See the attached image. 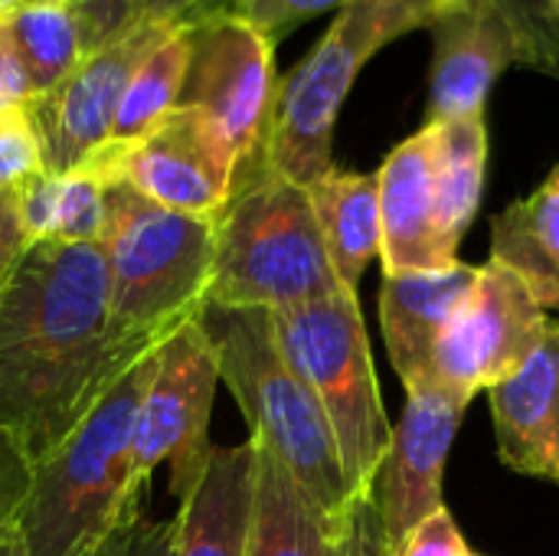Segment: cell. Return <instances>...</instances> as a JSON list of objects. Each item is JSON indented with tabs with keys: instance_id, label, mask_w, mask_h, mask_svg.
Returning a JSON list of instances; mask_svg holds the SVG:
<instances>
[{
	"instance_id": "36",
	"label": "cell",
	"mask_w": 559,
	"mask_h": 556,
	"mask_svg": "<svg viewBox=\"0 0 559 556\" xmlns=\"http://www.w3.org/2000/svg\"><path fill=\"white\" fill-rule=\"evenodd\" d=\"M29 252L20 226H16V216H13V203H10V193L0 197V292L3 285L10 282L13 269L20 265V259Z\"/></svg>"
},
{
	"instance_id": "29",
	"label": "cell",
	"mask_w": 559,
	"mask_h": 556,
	"mask_svg": "<svg viewBox=\"0 0 559 556\" xmlns=\"http://www.w3.org/2000/svg\"><path fill=\"white\" fill-rule=\"evenodd\" d=\"M79 556H177V521H147L138 505Z\"/></svg>"
},
{
	"instance_id": "14",
	"label": "cell",
	"mask_w": 559,
	"mask_h": 556,
	"mask_svg": "<svg viewBox=\"0 0 559 556\" xmlns=\"http://www.w3.org/2000/svg\"><path fill=\"white\" fill-rule=\"evenodd\" d=\"M432 79L426 125L485 115L488 95L508 66H518V46L508 23L481 0H455L432 26Z\"/></svg>"
},
{
	"instance_id": "31",
	"label": "cell",
	"mask_w": 559,
	"mask_h": 556,
	"mask_svg": "<svg viewBox=\"0 0 559 556\" xmlns=\"http://www.w3.org/2000/svg\"><path fill=\"white\" fill-rule=\"evenodd\" d=\"M16 226L26 246H43L56 239V216H59V174H36L10 193Z\"/></svg>"
},
{
	"instance_id": "17",
	"label": "cell",
	"mask_w": 559,
	"mask_h": 556,
	"mask_svg": "<svg viewBox=\"0 0 559 556\" xmlns=\"http://www.w3.org/2000/svg\"><path fill=\"white\" fill-rule=\"evenodd\" d=\"M488 397L501 462L559 485V321H550L534 357Z\"/></svg>"
},
{
	"instance_id": "39",
	"label": "cell",
	"mask_w": 559,
	"mask_h": 556,
	"mask_svg": "<svg viewBox=\"0 0 559 556\" xmlns=\"http://www.w3.org/2000/svg\"><path fill=\"white\" fill-rule=\"evenodd\" d=\"M547 180H550V184H554V187H557V190H559V164H557V167H554V174H550Z\"/></svg>"
},
{
	"instance_id": "38",
	"label": "cell",
	"mask_w": 559,
	"mask_h": 556,
	"mask_svg": "<svg viewBox=\"0 0 559 556\" xmlns=\"http://www.w3.org/2000/svg\"><path fill=\"white\" fill-rule=\"evenodd\" d=\"M26 3L23 0H0V20H7V16H13L16 10H23Z\"/></svg>"
},
{
	"instance_id": "21",
	"label": "cell",
	"mask_w": 559,
	"mask_h": 556,
	"mask_svg": "<svg viewBox=\"0 0 559 556\" xmlns=\"http://www.w3.org/2000/svg\"><path fill=\"white\" fill-rule=\"evenodd\" d=\"M491 262L508 265L544 311H559V190L550 180L491 220Z\"/></svg>"
},
{
	"instance_id": "28",
	"label": "cell",
	"mask_w": 559,
	"mask_h": 556,
	"mask_svg": "<svg viewBox=\"0 0 559 556\" xmlns=\"http://www.w3.org/2000/svg\"><path fill=\"white\" fill-rule=\"evenodd\" d=\"M43 147L26 108H0V197L43 174Z\"/></svg>"
},
{
	"instance_id": "24",
	"label": "cell",
	"mask_w": 559,
	"mask_h": 556,
	"mask_svg": "<svg viewBox=\"0 0 559 556\" xmlns=\"http://www.w3.org/2000/svg\"><path fill=\"white\" fill-rule=\"evenodd\" d=\"M190 69V26L170 29L134 69L108 144H124L151 131L170 108L180 105Z\"/></svg>"
},
{
	"instance_id": "35",
	"label": "cell",
	"mask_w": 559,
	"mask_h": 556,
	"mask_svg": "<svg viewBox=\"0 0 559 556\" xmlns=\"http://www.w3.org/2000/svg\"><path fill=\"white\" fill-rule=\"evenodd\" d=\"M29 102H33L29 75L13 52L7 23L0 20V108H26Z\"/></svg>"
},
{
	"instance_id": "11",
	"label": "cell",
	"mask_w": 559,
	"mask_h": 556,
	"mask_svg": "<svg viewBox=\"0 0 559 556\" xmlns=\"http://www.w3.org/2000/svg\"><path fill=\"white\" fill-rule=\"evenodd\" d=\"M275 95V43L246 16L226 10L190 26V69L180 102L203 108L223 128L239 167L265 151Z\"/></svg>"
},
{
	"instance_id": "2",
	"label": "cell",
	"mask_w": 559,
	"mask_h": 556,
	"mask_svg": "<svg viewBox=\"0 0 559 556\" xmlns=\"http://www.w3.org/2000/svg\"><path fill=\"white\" fill-rule=\"evenodd\" d=\"M154 354L157 347L124 367L88 416L33 465L20 518L29 556H79L141 505L131 485V446Z\"/></svg>"
},
{
	"instance_id": "15",
	"label": "cell",
	"mask_w": 559,
	"mask_h": 556,
	"mask_svg": "<svg viewBox=\"0 0 559 556\" xmlns=\"http://www.w3.org/2000/svg\"><path fill=\"white\" fill-rule=\"evenodd\" d=\"M377 180L383 220V275L452 269L459 256L449 252L439 233L429 125H423L413 138L400 141L386 154L383 167L377 170Z\"/></svg>"
},
{
	"instance_id": "34",
	"label": "cell",
	"mask_w": 559,
	"mask_h": 556,
	"mask_svg": "<svg viewBox=\"0 0 559 556\" xmlns=\"http://www.w3.org/2000/svg\"><path fill=\"white\" fill-rule=\"evenodd\" d=\"M393 556H472L455 518L449 514V508H442L439 514L426 518L419 528H413V534L396 547Z\"/></svg>"
},
{
	"instance_id": "13",
	"label": "cell",
	"mask_w": 559,
	"mask_h": 556,
	"mask_svg": "<svg viewBox=\"0 0 559 556\" xmlns=\"http://www.w3.org/2000/svg\"><path fill=\"white\" fill-rule=\"evenodd\" d=\"M468 403L439 380L406 390V410L393 426L390 449L370 485L393 554L413 528L445 508L442 475Z\"/></svg>"
},
{
	"instance_id": "32",
	"label": "cell",
	"mask_w": 559,
	"mask_h": 556,
	"mask_svg": "<svg viewBox=\"0 0 559 556\" xmlns=\"http://www.w3.org/2000/svg\"><path fill=\"white\" fill-rule=\"evenodd\" d=\"M33 485V459L26 449L0 429V544L20 537V518Z\"/></svg>"
},
{
	"instance_id": "3",
	"label": "cell",
	"mask_w": 559,
	"mask_h": 556,
	"mask_svg": "<svg viewBox=\"0 0 559 556\" xmlns=\"http://www.w3.org/2000/svg\"><path fill=\"white\" fill-rule=\"evenodd\" d=\"M341 292L308 187L275 174L262 154L242 164L216 220L206 305L282 311Z\"/></svg>"
},
{
	"instance_id": "1",
	"label": "cell",
	"mask_w": 559,
	"mask_h": 556,
	"mask_svg": "<svg viewBox=\"0 0 559 556\" xmlns=\"http://www.w3.org/2000/svg\"><path fill=\"white\" fill-rule=\"evenodd\" d=\"M157 344L118 338L102 242L33 246L0 292V429L36 465Z\"/></svg>"
},
{
	"instance_id": "20",
	"label": "cell",
	"mask_w": 559,
	"mask_h": 556,
	"mask_svg": "<svg viewBox=\"0 0 559 556\" xmlns=\"http://www.w3.org/2000/svg\"><path fill=\"white\" fill-rule=\"evenodd\" d=\"M328 514L288 469L255 442V508L246 556H328Z\"/></svg>"
},
{
	"instance_id": "7",
	"label": "cell",
	"mask_w": 559,
	"mask_h": 556,
	"mask_svg": "<svg viewBox=\"0 0 559 556\" xmlns=\"http://www.w3.org/2000/svg\"><path fill=\"white\" fill-rule=\"evenodd\" d=\"M272 328L285 360L334 429L350 495H367L390 449L393 426L383 410L357 292L272 311Z\"/></svg>"
},
{
	"instance_id": "26",
	"label": "cell",
	"mask_w": 559,
	"mask_h": 556,
	"mask_svg": "<svg viewBox=\"0 0 559 556\" xmlns=\"http://www.w3.org/2000/svg\"><path fill=\"white\" fill-rule=\"evenodd\" d=\"M481 3L495 7L498 16L508 23L518 46V66H527L559 82V16L554 0H481Z\"/></svg>"
},
{
	"instance_id": "19",
	"label": "cell",
	"mask_w": 559,
	"mask_h": 556,
	"mask_svg": "<svg viewBox=\"0 0 559 556\" xmlns=\"http://www.w3.org/2000/svg\"><path fill=\"white\" fill-rule=\"evenodd\" d=\"M314 216L331 256V265L347 292H357L367 265L380 256L383 220H380V180L377 174H357L331 167L311 187Z\"/></svg>"
},
{
	"instance_id": "18",
	"label": "cell",
	"mask_w": 559,
	"mask_h": 556,
	"mask_svg": "<svg viewBox=\"0 0 559 556\" xmlns=\"http://www.w3.org/2000/svg\"><path fill=\"white\" fill-rule=\"evenodd\" d=\"M255 508V442L213 446L177 511V556H246Z\"/></svg>"
},
{
	"instance_id": "4",
	"label": "cell",
	"mask_w": 559,
	"mask_h": 556,
	"mask_svg": "<svg viewBox=\"0 0 559 556\" xmlns=\"http://www.w3.org/2000/svg\"><path fill=\"white\" fill-rule=\"evenodd\" d=\"M200 324L213 341L219 383L229 387L249 423V439L288 469L331 524L341 521L354 505L341 449L321 403L285 360L272 311L206 305Z\"/></svg>"
},
{
	"instance_id": "5",
	"label": "cell",
	"mask_w": 559,
	"mask_h": 556,
	"mask_svg": "<svg viewBox=\"0 0 559 556\" xmlns=\"http://www.w3.org/2000/svg\"><path fill=\"white\" fill-rule=\"evenodd\" d=\"M455 0H347L318 46L278 82L265 138V164L311 187L334 167V128L360 69L393 39L429 29Z\"/></svg>"
},
{
	"instance_id": "33",
	"label": "cell",
	"mask_w": 559,
	"mask_h": 556,
	"mask_svg": "<svg viewBox=\"0 0 559 556\" xmlns=\"http://www.w3.org/2000/svg\"><path fill=\"white\" fill-rule=\"evenodd\" d=\"M347 0H239L233 13L246 16L272 43L288 36L298 23L314 20L324 10H341Z\"/></svg>"
},
{
	"instance_id": "16",
	"label": "cell",
	"mask_w": 559,
	"mask_h": 556,
	"mask_svg": "<svg viewBox=\"0 0 559 556\" xmlns=\"http://www.w3.org/2000/svg\"><path fill=\"white\" fill-rule=\"evenodd\" d=\"M475 282L478 265L468 262H455L452 269L436 272L383 275L380 328L390 364L406 390L429 380L436 351L459 311L468 305Z\"/></svg>"
},
{
	"instance_id": "9",
	"label": "cell",
	"mask_w": 559,
	"mask_h": 556,
	"mask_svg": "<svg viewBox=\"0 0 559 556\" xmlns=\"http://www.w3.org/2000/svg\"><path fill=\"white\" fill-rule=\"evenodd\" d=\"M82 170H92L108 187L124 184L167 210L219 220L239 161L223 128L203 108L180 102L141 138L98 147Z\"/></svg>"
},
{
	"instance_id": "41",
	"label": "cell",
	"mask_w": 559,
	"mask_h": 556,
	"mask_svg": "<svg viewBox=\"0 0 559 556\" xmlns=\"http://www.w3.org/2000/svg\"><path fill=\"white\" fill-rule=\"evenodd\" d=\"M554 10H557V16H559V0H554Z\"/></svg>"
},
{
	"instance_id": "8",
	"label": "cell",
	"mask_w": 559,
	"mask_h": 556,
	"mask_svg": "<svg viewBox=\"0 0 559 556\" xmlns=\"http://www.w3.org/2000/svg\"><path fill=\"white\" fill-rule=\"evenodd\" d=\"M216 387L219 360L197 315L174 328L154 354L131 446V485L138 495L160 465H170V495L177 501L193 492L213 452L210 413Z\"/></svg>"
},
{
	"instance_id": "22",
	"label": "cell",
	"mask_w": 559,
	"mask_h": 556,
	"mask_svg": "<svg viewBox=\"0 0 559 556\" xmlns=\"http://www.w3.org/2000/svg\"><path fill=\"white\" fill-rule=\"evenodd\" d=\"M432 131V184H436V216L449 252L459 246L475 223L485 170H488V121L485 115L429 125Z\"/></svg>"
},
{
	"instance_id": "25",
	"label": "cell",
	"mask_w": 559,
	"mask_h": 556,
	"mask_svg": "<svg viewBox=\"0 0 559 556\" xmlns=\"http://www.w3.org/2000/svg\"><path fill=\"white\" fill-rule=\"evenodd\" d=\"M236 3L239 0H88L75 10L82 16L88 46H95L134 20H170L193 26L213 13L236 10Z\"/></svg>"
},
{
	"instance_id": "30",
	"label": "cell",
	"mask_w": 559,
	"mask_h": 556,
	"mask_svg": "<svg viewBox=\"0 0 559 556\" xmlns=\"http://www.w3.org/2000/svg\"><path fill=\"white\" fill-rule=\"evenodd\" d=\"M328 556H393L373 495H357L341 521L331 524Z\"/></svg>"
},
{
	"instance_id": "12",
	"label": "cell",
	"mask_w": 559,
	"mask_h": 556,
	"mask_svg": "<svg viewBox=\"0 0 559 556\" xmlns=\"http://www.w3.org/2000/svg\"><path fill=\"white\" fill-rule=\"evenodd\" d=\"M547 328V311L508 265H478L475 292L445 331L429 380L472 400L514 377L544 344Z\"/></svg>"
},
{
	"instance_id": "37",
	"label": "cell",
	"mask_w": 559,
	"mask_h": 556,
	"mask_svg": "<svg viewBox=\"0 0 559 556\" xmlns=\"http://www.w3.org/2000/svg\"><path fill=\"white\" fill-rule=\"evenodd\" d=\"M0 556H29V554H26L23 541H20V537H13V541H3V544H0Z\"/></svg>"
},
{
	"instance_id": "23",
	"label": "cell",
	"mask_w": 559,
	"mask_h": 556,
	"mask_svg": "<svg viewBox=\"0 0 559 556\" xmlns=\"http://www.w3.org/2000/svg\"><path fill=\"white\" fill-rule=\"evenodd\" d=\"M13 52L23 62L33 98L49 92L88 49L82 16L72 3H33L3 20Z\"/></svg>"
},
{
	"instance_id": "6",
	"label": "cell",
	"mask_w": 559,
	"mask_h": 556,
	"mask_svg": "<svg viewBox=\"0 0 559 556\" xmlns=\"http://www.w3.org/2000/svg\"><path fill=\"white\" fill-rule=\"evenodd\" d=\"M105 259L111 324L128 344L164 341L206 308L216 220L167 210L124 184L108 187Z\"/></svg>"
},
{
	"instance_id": "10",
	"label": "cell",
	"mask_w": 559,
	"mask_h": 556,
	"mask_svg": "<svg viewBox=\"0 0 559 556\" xmlns=\"http://www.w3.org/2000/svg\"><path fill=\"white\" fill-rule=\"evenodd\" d=\"M177 26L183 23L134 20L121 26L108 39L88 46L66 79L26 105L49 174L82 167L111 141L115 118L138 62Z\"/></svg>"
},
{
	"instance_id": "40",
	"label": "cell",
	"mask_w": 559,
	"mask_h": 556,
	"mask_svg": "<svg viewBox=\"0 0 559 556\" xmlns=\"http://www.w3.org/2000/svg\"><path fill=\"white\" fill-rule=\"evenodd\" d=\"M66 3H72V7H79V3H88V0H66Z\"/></svg>"
},
{
	"instance_id": "42",
	"label": "cell",
	"mask_w": 559,
	"mask_h": 556,
	"mask_svg": "<svg viewBox=\"0 0 559 556\" xmlns=\"http://www.w3.org/2000/svg\"><path fill=\"white\" fill-rule=\"evenodd\" d=\"M472 556H478V554H472Z\"/></svg>"
},
{
	"instance_id": "27",
	"label": "cell",
	"mask_w": 559,
	"mask_h": 556,
	"mask_svg": "<svg viewBox=\"0 0 559 556\" xmlns=\"http://www.w3.org/2000/svg\"><path fill=\"white\" fill-rule=\"evenodd\" d=\"M108 226V184L92 170L59 174V216L52 242H79L95 246L105 239Z\"/></svg>"
}]
</instances>
